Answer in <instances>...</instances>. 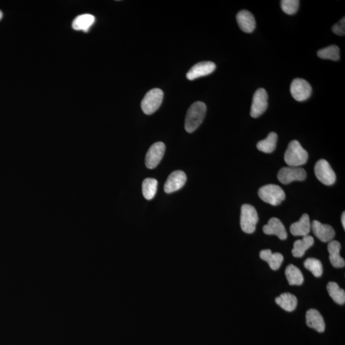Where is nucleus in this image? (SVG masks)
<instances>
[{
	"label": "nucleus",
	"mask_w": 345,
	"mask_h": 345,
	"mask_svg": "<svg viewBox=\"0 0 345 345\" xmlns=\"http://www.w3.org/2000/svg\"><path fill=\"white\" fill-rule=\"evenodd\" d=\"M207 106L204 102L198 101L187 110L185 120V131L192 133L202 124L206 114Z\"/></svg>",
	"instance_id": "1"
},
{
	"label": "nucleus",
	"mask_w": 345,
	"mask_h": 345,
	"mask_svg": "<svg viewBox=\"0 0 345 345\" xmlns=\"http://www.w3.org/2000/svg\"><path fill=\"white\" fill-rule=\"evenodd\" d=\"M308 160V154L297 140L290 142L285 154V161L288 166H299L305 165Z\"/></svg>",
	"instance_id": "2"
},
{
	"label": "nucleus",
	"mask_w": 345,
	"mask_h": 345,
	"mask_svg": "<svg viewBox=\"0 0 345 345\" xmlns=\"http://www.w3.org/2000/svg\"><path fill=\"white\" fill-rule=\"evenodd\" d=\"M258 196L264 202L277 206L285 199L286 195L282 188L278 185L269 184L258 190Z\"/></svg>",
	"instance_id": "3"
},
{
	"label": "nucleus",
	"mask_w": 345,
	"mask_h": 345,
	"mask_svg": "<svg viewBox=\"0 0 345 345\" xmlns=\"http://www.w3.org/2000/svg\"><path fill=\"white\" fill-rule=\"evenodd\" d=\"M258 213L253 205L244 204L241 208V226L246 234H253L258 222Z\"/></svg>",
	"instance_id": "4"
},
{
	"label": "nucleus",
	"mask_w": 345,
	"mask_h": 345,
	"mask_svg": "<svg viewBox=\"0 0 345 345\" xmlns=\"http://www.w3.org/2000/svg\"><path fill=\"white\" fill-rule=\"evenodd\" d=\"M163 97V90L160 89H151L146 93L141 104L144 113L150 115L155 112L162 104Z\"/></svg>",
	"instance_id": "5"
},
{
	"label": "nucleus",
	"mask_w": 345,
	"mask_h": 345,
	"mask_svg": "<svg viewBox=\"0 0 345 345\" xmlns=\"http://www.w3.org/2000/svg\"><path fill=\"white\" fill-rule=\"evenodd\" d=\"M306 177V171L304 168L294 166L283 167L278 173V180L283 184H288L293 181H304Z\"/></svg>",
	"instance_id": "6"
},
{
	"label": "nucleus",
	"mask_w": 345,
	"mask_h": 345,
	"mask_svg": "<svg viewBox=\"0 0 345 345\" xmlns=\"http://www.w3.org/2000/svg\"><path fill=\"white\" fill-rule=\"evenodd\" d=\"M315 173L318 180L324 185H332L336 182V175L326 160H320L316 163Z\"/></svg>",
	"instance_id": "7"
},
{
	"label": "nucleus",
	"mask_w": 345,
	"mask_h": 345,
	"mask_svg": "<svg viewBox=\"0 0 345 345\" xmlns=\"http://www.w3.org/2000/svg\"><path fill=\"white\" fill-rule=\"evenodd\" d=\"M267 107V92L263 89L257 90L253 95L250 112L251 116L253 118H258L265 112Z\"/></svg>",
	"instance_id": "8"
},
{
	"label": "nucleus",
	"mask_w": 345,
	"mask_h": 345,
	"mask_svg": "<svg viewBox=\"0 0 345 345\" xmlns=\"http://www.w3.org/2000/svg\"><path fill=\"white\" fill-rule=\"evenodd\" d=\"M290 92L295 100L304 101L312 95V88L307 81L297 78L291 83Z\"/></svg>",
	"instance_id": "9"
},
{
	"label": "nucleus",
	"mask_w": 345,
	"mask_h": 345,
	"mask_svg": "<svg viewBox=\"0 0 345 345\" xmlns=\"http://www.w3.org/2000/svg\"><path fill=\"white\" fill-rule=\"evenodd\" d=\"M166 146L163 142L153 144L146 153L145 165L149 169L155 168L162 160L165 154Z\"/></svg>",
	"instance_id": "10"
},
{
	"label": "nucleus",
	"mask_w": 345,
	"mask_h": 345,
	"mask_svg": "<svg viewBox=\"0 0 345 345\" xmlns=\"http://www.w3.org/2000/svg\"><path fill=\"white\" fill-rule=\"evenodd\" d=\"M186 180L187 177L183 171L180 170L173 171L166 180L164 189L168 194L177 191L185 185Z\"/></svg>",
	"instance_id": "11"
},
{
	"label": "nucleus",
	"mask_w": 345,
	"mask_h": 345,
	"mask_svg": "<svg viewBox=\"0 0 345 345\" xmlns=\"http://www.w3.org/2000/svg\"><path fill=\"white\" fill-rule=\"evenodd\" d=\"M311 229H312L315 236L324 242L332 241L336 235L333 227L329 224H322L317 220L311 223Z\"/></svg>",
	"instance_id": "12"
},
{
	"label": "nucleus",
	"mask_w": 345,
	"mask_h": 345,
	"mask_svg": "<svg viewBox=\"0 0 345 345\" xmlns=\"http://www.w3.org/2000/svg\"><path fill=\"white\" fill-rule=\"evenodd\" d=\"M216 66L214 62H202L197 63L190 68L187 73L188 80L192 81L211 74L215 70Z\"/></svg>",
	"instance_id": "13"
},
{
	"label": "nucleus",
	"mask_w": 345,
	"mask_h": 345,
	"mask_svg": "<svg viewBox=\"0 0 345 345\" xmlns=\"http://www.w3.org/2000/svg\"><path fill=\"white\" fill-rule=\"evenodd\" d=\"M263 231L266 235H275L281 240H285L288 237L285 226L276 217H273L269 220L268 224L263 226Z\"/></svg>",
	"instance_id": "14"
},
{
	"label": "nucleus",
	"mask_w": 345,
	"mask_h": 345,
	"mask_svg": "<svg viewBox=\"0 0 345 345\" xmlns=\"http://www.w3.org/2000/svg\"><path fill=\"white\" fill-rule=\"evenodd\" d=\"M237 21L240 28L244 32L252 33L255 29L256 21L251 12L243 10L237 15Z\"/></svg>",
	"instance_id": "15"
},
{
	"label": "nucleus",
	"mask_w": 345,
	"mask_h": 345,
	"mask_svg": "<svg viewBox=\"0 0 345 345\" xmlns=\"http://www.w3.org/2000/svg\"><path fill=\"white\" fill-rule=\"evenodd\" d=\"M306 324L308 327L317 330L319 332H324L325 329V324L322 315L319 311L310 309L305 315Z\"/></svg>",
	"instance_id": "16"
},
{
	"label": "nucleus",
	"mask_w": 345,
	"mask_h": 345,
	"mask_svg": "<svg viewBox=\"0 0 345 345\" xmlns=\"http://www.w3.org/2000/svg\"><path fill=\"white\" fill-rule=\"evenodd\" d=\"M341 248V244L337 241H330L328 244L327 249L329 253V260L332 265L335 268H342L345 265L344 259L340 256Z\"/></svg>",
	"instance_id": "17"
},
{
	"label": "nucleus",
	"mask_w": 345,
	"mask_h": 345,
	"mask_svg": "<svg viewBox=\"0 0 345 345\" xmlns=\"http://www.w3.org/2000/svg\"><path fill=\"white\" fill-rule=\"evenodd\" d=\"M290 230L291 234L294 236L305 237L308 236L311 231V222L309 215L307 214H303L299 221L291 225Z\"/></svg>",
	"instance_id": "18"
},
{
	"label": "nucleus",
	"mask_w": 345,
	"mask_h": 345,
	"mask_svg": "<svg viewBox=\"0 0 345 345\" xmlns=\"http://www.w3.org/2000/svg\"><path fill=\"white\" fill-rule=\"evenodd\" d=\"M260 257L269 263V266L273 271H277L280 268L284 259L282 254L280 253H273L271 249H264L261 251Z\"/></svg>",
	"instance_id": "19"
},
{
	"label": "nucleus",
	"mask_w": 345,
	"mask_h": 345,
	"mask_svg": "<svg viewBox=\"0 0 345 345\" xmlns=\"http://www.w3.org/2000/svg\"><path fill=\"white\" fill-rule=\"evenodd\" d=\"M314 239L310 236L303 237L302 239L297 240L293 244L292 251L293 256L295 258H301L304 255L305 251L314 244Z\"/></svg>",
	"instance_id": "20"
},
{
	"label": "nucleus",
	"mask_w": 345,
	"mask_h": 345,
	"mask_svg": "<svg viewBox=\"0 0 345 345\" xmlns=\"http://www.w3.org/2000/svg\"><path fill=\"white\" fill-rule=\"evenodd\" d=\"M276 304L288 312L294 311L297 305V298L290 293H284L276 298Z\"/></svg>",
	"instance_id": "21"
},
{
	"label": "nucleus",
	"mask_w": 345,
	"mask_h": 345,
	"mask_svg": "<svg viewBox=\"0 0 345 345\" xmlns=\"http://www.w3.org/2000/svg\"><path fill=\"white\" fill-rule=\"evenodd\" d=\"M95 17L91 14H83L76 17L72 22V28L75 30H83L87 32L94 23Z\"/></svg>",
	"instance_id": "22"
},
{
	"label": "nucleus",
	"mask_w": 345,
	"mask_h": 345,
	"mask_svg": "<svg viewBox=\"0 0 345 345\" xmlns=\"http://www.w3.org/2000/svg\"><path fill=\"white\" fill-rule=\"evenodd\" d=\"M285 275L289 285L299 286L304 282L302 272L297 266L290 264L285 270Z\"/></svg>",
	"instance_id": "23"
},
{
	"label": "nucleus",
	"mask_w": 345,
	"mask_h": 345,
	"mask_svg": "<svg viewBox=\"0 0 345 345\" xmlns=\"http://www.w3.org/2000/svg\"><path fill=\"white\" fill-rule=\"evenodd\" d=\"M278 135L276 133L272 132L269 134L266 138L258 142L257 143V148L258 150L263 151L264 153L270 154L273 152L277 145Z\"/></svg>",
	"instance_id": "24"
},
{
	"label": "nucleus",
	"mask_w": 345,
	"mask_h": 345,
	"mask_svg": "<svg viewBox=\"0 0 345 345\" xmlns=\"http://www.w3.org/2000/svg\"><path fill=\"white\" fill-rule=\"evenodd\" d=\"M327 290L330 297L335 302L339 305H343L345 303V292L343 289L339 288L336 282H329L327 286Z\"/></svg>",
	"instance_id": "25"
},
{
	"label": "nucleus",
	"mask_w": 345,
	"mask_h": 345,
	"mask_svg": "<svg viewBox=\"0 0 345 345\" xmlns=\"http://www.w3.org/2000/svg\"><path fill=\"white\" fill-rule=\"evenodd\" d=\"M158 182L154 178H147L142 183V192L146 200H150L155 197Z\"/></svg>",
	"instance_id": "26"
},
{
	"label": "nucleus",
	"mask_w": 345,
	"mask_h": 345,
	"mask_svg": "<svg viewBox=\"0 0 345 345\" xmlns=\"http://www.w3.org/2000/svg\"><path fill=\"white\" fill-rule=\"evenodd\" d=\"M317 55L322 59L337 61L340 58L339 48L336 45L328 46L318 51Z\"/></svg>",
	"instance_id": "27"
},
{
	"label": "nucleus",
	"mask_w": 345,
	"mask_h": 345,
	"mask_svg": "<svg viewBox=\"0 0 345 345\" xmlns=\"http://www.w3.org/2000/svg\"><path fill=\"white\" fill-rule=\"evenodd\" d=\"M305 268L310 271L317 278L321 277L323 274V265L321 261L317 258H309L304 263Z\"/></svg>",
	"instance_id": "28"
},
{
	"label": "nucleus",
	"mask_w": 345,
	"mask_h": 345,
	"mask_svg": "<svg viewBox=\"0 0 345 345\" xmlns=\"http://www.w3.org/2000/svg\"><path fill=\"white\" fill-rule=\"evenodd\" d=\"M299 3L298 0H282L281 1V7L285 13L292 15L298 11Z\"/></svg>",
	"instance_id": "29"
},
{
	"label": "nucleus",
	"mask_w": 345,
	"mask_h": 345,
	"mask_svg": "<svg viewBox=\"0 0 345 345\" xmlns=\"http://www.w3.org/2000/svg\"><path fill=\"white\" fill-rule=\"evenodd\" d=\"M332 31L339 36H343L345 34V19L342 18L338 23L335 24L332 28Z\"/></svg>",
	"instance_id": "30"
},
{
	"label": "nucleus",
	"mask_w": 345,
	"mask_h": 345,
	"mask_svg": "<svg viewBox=\"0 0 345 345\" xmlns=\"http://www.w3.org/2000/svg\"><path fill=\"white\" fill-rule=\"evenodd\" d=\"M345 212H342V216H341V222H342V226L344 227V229H345Z\"/></svg>",
	"instance_id": "31"
},
{
	"label": "nucleus",
	"mask_w": 345,
	"mask_h": 345,
	"mask_svg": "<svg viewBox=\"0 0 345 345\" xmlns=\"http://www.w3.org/2000/svg\"><path fill=\"white\" fill-rule=\"evenodd\" d=\"M2 17H3V13H2V12L0 11V20L2 19Z\"/></svg>",
	"instance_id": "32"
}]
</instances>
